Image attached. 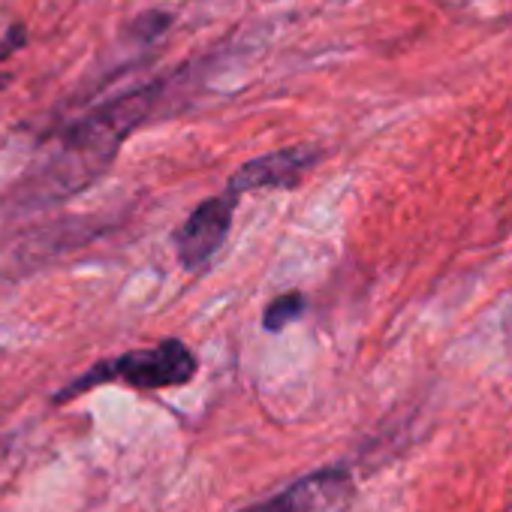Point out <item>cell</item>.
I'll return each instance as SVG.
<instances>
[{"instance_id": "5", "label": "cell", "mask_w": 512, "mask_h": 512, "mask_svg": "<svg viewBox=\"0 0 512 512\" xmlns=\"http://www.w3.org/2000/svg\"><path fill=\"white\" fill-rule=\"evenodd\" d=\"M314 163H317V151H311V148H287V151L256 157L232 175L229 193L238 196V193L260 190V187H287V184L299 181Z\"/></svg>"}, {"instance_id": "4", "label": "cell", "mask_w": 512, "mask_h": 512, "mask_svg": "<svg viewBox=\"0 0 512 512\" xmlns=\"http://www.w3.org/2000/svg\"><path fill=\"white\" fill-rule=\"evenodd\" d=\"M232 205H235V193H223V196L205 199L184 220V226L175 232V250L184 269L190 272L205 269L220 253L232 226Z\"/></svg>"}, {"instance_id": "1", "label": "cell", "mask_w": 512, "mask_h": 512, "mask_svg": "<svg viewBox=\"0 0 512 512\" xmlns=\"http://www.w3.org/2000/svg\"><path fill=\"white\" fill-rule=\"evenodd\" d=\"M151 97L154 91L127 94L115 100L112 106L100 109L97 115L85 118L79 127H73L55 160L52 184L58 190H76V187H85L91 178H97L115 157L121 139L148 115Z\"/></svg>"}, {"instance_id": "2", "label": "cell", "mask_w": 512, "mask_h": 512, "mask_svg": "<svg viewBox=\"0 0 512 512\" xmlns=\"http://www.w3.org/2000/svg\"><path fill=\"white\" fill-rule=\"evenodd\" d=\"M196 374V359L181 341H160L154 347L130 350L118 359L97 362L88 374L58 392L55 401H70L100 383H124L130 389H172L190 383Z\"/></svg>"}, {"instance_id": "6", "label": "cell", "mask_w": 512, "mask_h": 512, "mask_svg": "<svg viewBox=\"0 0 512 512\" xmlns=\"http://www.w3.org/2000/svg\"><path fill=\"white\" fill-rule=\"evenodd\" d=\"M305 311V296L302 293H284L266 308V329L281 332L284 326L296 323Z\"/></svg>"}, {"instance_id": "3", "label": "cell", "mask_w": 512, "mask_h": 512, "mask_svg": "<svg viewBox=\"0 0 512 512\" xmlns=\"http://www.w3.org/2000/svg\"><path fill=\"white\" fill-rule=\"evenodd\" d=\"M356 497V485L347 470L326 467L311 473L266 503H256L244 512H347Z\"/></svg>"}]
</instances>
